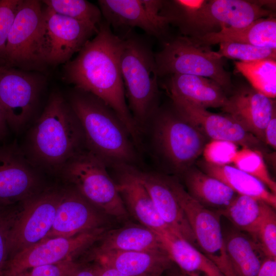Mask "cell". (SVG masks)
<instances>
[{
	"label": "cell",
	"mask_w": 276,
	"mask_h": 276,
	"mask_svg": "<svg viewBox=\"0 0 276 276\" xmlns=\"http://www.w3.org/2000/svg\"><path fill=\"white\" fill-rule=\"evenodd\" d=\"M22 0H0V64H5L8 36Z\"/></svg>",
	"instance_id": "38"
},
{
	"label": "cell",
	"mask_w": 276,
	"mask_h": 276,
	"mask_svg": "<svg viewBox=\"0 0 276 276\" xmlns=\"http://www.w3.org/2000/svg\"><path fill=\"white\" fill-rule=\"evenodd\" d=\"M191 38L198 44L210 46L222 42H234L276 50V19L261 18L240 28H223L220 31Z\"/></svg>",
	"instance_id": "24"
},
{
	"label": "cell",
	"mask_w": 276,
	"mask_h": 276,
	"mask_svg": "<svg viewBox=\"0 0 276 276\" xmlns=\"http://www.w3.org/2000/svg\"><path fill=\"white\" fill-rule=\"evenodd\" d=\"M98 3L110 26L138 27L158 38L165 37L168 33L171 20L161 14L164 1L99 0Z\"/></svg>",
	"instance_id": "16"
},
{
	"label": "cell",
	"mask_w": 276,
	"mask_h": 276,
	"mask_svg": "<svg viewBox=\"0 0 276 276\" xmlns=\"http://www.w3.org/2000/svg\"><path fill=\"white\" fill-rule=\"evenodd\" d=\"M43 17L41 1H22L8 36L4 65L26 71L43 67L40 53Z\"/></svg>",
	"instance_id": "10"
},
{
	"label": "cell",
	"mask_w": 276,
	"mask_h": 276,
	"mask_svg": "<svg viewBox=\"0 0 276 276\" xmlns=\"http://www.w3.org/2000/svg\"><path fill=\"white\" fill-rule=\"evenodd\" d=\"M257 276H276V259L265 257Z\"/></svg>",
	"instance_id": "41"
},
{
	"label": "cell",
	"mask_w": 276,
	"mask_h": 276,
	"mask_svg": "<svg viewBox=\"0 0 276 276\" xmlns=\"http://www.w3.org/2000/svg\"><path fill=\"white\" fill-rule=\"evenodd\" d=\"M123 38L120 68L128 107L140 133L159 108L158 74L154 55L142 39L128 33Z\"/></svg>",
	"instance_id": "4"
},
{
	"label": "cell",
	"mask_w": 276,
	"mask_h": 276,
	"mask_svg": "<svg viewBox=\"0 0 276 276\" xmlns=\"http://www.w3.org/2000/svg\"><path fill=\"white\" fill-rule=\"evenodd\" d=\"M154 56L158 77L196 75L215 81L225 93L233 88L231 74L224 68V58L190 37L180 36L167 41Z\"/></svg>",
	"instance_id": "7"
},
{
	"label": "cell",
	"mask_w": 276,
	"mask_h": 276,
	"mask_svg": "<svg viewBox=\"0 0 276 276\" xmlns=\"http://www.w3.org/2000/svg\"><path fill=\"white\" fill-rule=\"evenodd\" d=\"M199 166L203 172L220 180L237 194L255 198L275 209L276 195L251 175L230 165H216L203 160Z\"/></svg>",
	"instance_id": "26"
},
{
	"label": "cell",
	"mask_w": 276,
	"mask_h": 276,
	"mask_svg": "<svg viewBox=\"0 0 276 276\" xmlns=\"http://www.w3.org/2000/svg\"><path fill=\"white\" fill-rule=\"evenodd\" d=\"M165 87L170 97L179 98L206 109L223 107L228 97L215 81L202 76L173 74L167 76Z\"/></svg>",
	"instance_id": "23"
},
{
	"label": "cell",
	"mask_w": 276,
	"mask_h": 276,
	"mask_svg": "<svg viewBox=\"0 0 276 276\" xmlns=\"http://www.w3.org/2000/svg\"><path fill=\"white\" fill-rule=\"evenodd\" d=\"M222 109L246 131L264 143L265 128L276 112L273 99L247 85L236 89Z\"/></svg>",
	"instance_id": "19"
},
{
	"label": "cell",
	"mask_w": 276,
	"mask_h": 276,
	"mask_svg": "<svg viewBox=\"0 0 276 276\" xmlns=\"http://www.w3.org/2000/svg\"><path fill=\"white\" fill-rule=\"evenodd\" d=\"M183 175L188 193L208 208L222 210L238 195L220 180L198 169L191 167Z\"/></svg>",
	"instance_id": "27"
},
{
	"label": "cell",
	"mask_w": 276,
	"mask_h": 276,
	"mask_svg": "<svg viewBox=\"0 0 276 276\" xmlns=\"http://www.w3.org/2000/svg\"><path fill=\"white\" fill-rule=\"evenodd\" d=\"M44 6L57 14L98 27L102 15L99 7L85 0H44Z\"/></svg>",
	"instance_id": "32"
},
{
	"label": "cell",
	"mask_w": 276,
	"mask_h": 276,
	"mask_svg": "<svg viewBox=\"0 0 276 276\" xmlns=\"http://www.w3.org/2000/svg\"><path fill=\"white\" fill-rule=\"evenodd\" d=\"M98 27L57 14L44 6L40 44L44 64L55 65L70 61L97 33Z\"/></svg>",
	"instance_id": "13"
},
{
	"label": "cell",
	"mask_w": 276,
	"mask_h": 276,
	"mask_svg": "<svg viewBox=\"0 0 276 276\" xmlns=\"http://www.w3.org/2000/svg\"><path fill=\"white\" fill-rule=\"evenodd\" d=\"M43 173L13 142L0 147V206L20 203L44 190Z\"/></svg>",
	"instance_id": "15"
},
{
	"label": "cell",
	"mask_w": 276,
	"mask_h": 276,
	"mask_svg": "<svg viewBox=\"0 0 276 276\" xmlns=\"http://www.w3.org/2000/svg\"><path fill=\"white\" fill-rule=\"evenodd\" d=\"M84 147L80 123L67 100L58 92L50 95L20 147L39 171L58 175L66 162Z\"/></svg>",
	"instance_id": "2"
},
{
	"label": "cell",
	"mask_w": 276,
	"mask_h": 276,
	"mask_svg": "<svg viewBox=\"0 0 276 276\" xmlns=\"http://www.w3.org/2000/svg\"><path fill=\"white\" fill-rule=\"evenodd\" d=\"M91 268L96 276H130L113 268L98 263Z\"/></svg>",
	"instance_id": "42"
},
{
	"label": "cell",
	"mask_w": 276,
	"mask_h": 276,
	"mask_svg": "<svg viewBox=\"0 0 276 276\" xmlns=\"http://www.w3.org/2000/svg\"><path fill=\"white\" fill-rule=\"evenodd\" d=\"M123 38L101 22L95 36L88 40L76 58L65 63L64 77L76 89L99 98L116 113L137 148L142 146L139 131L128 108L120 68Z\"/></svg>",
	"instance_id": "1"
},
{
	"label": "cell",
	"mask_w": 276,
	"mask_h": 276,
	"mask_svg": "<svg viewBox=\"0 0 276 276\" xmlns=\"http://www.w3.org/2000/svg\"><path fill=\"white\" fill-rule=\"evenodd\" d=\"M264 143L274 150L276 148V112L268 122L264 131Z\"/></svg>",
	"instance_id": "40"
},
{
	"label": "cell",
	"mask_w": 276,
	"mask_h": 276,
	"mask_svg": "<svg viewBox=\"0 0 276 276\" xmlns=\"http://www.w3.org/2000/svg\"><path fill=\"white\" fill-rule=\"evenodd\" d=\"M237 145L228 141L211 140L204 147V160L216 165H230L238 150Z\"/></svg>",
	"instance_id": "37"
},
{
	"label": "cell",
	"mask_w": 276,
	"mask_h": 276,
	"mask_svg": "<svg viewBox=\"0 0 276 276\" xmlns=\"http://www.w3.org/2000/svg\"><path fill=\"white\" fill-rule=\"evenodd\" d=\"M67 101L80 123L88 150L107 166L136 167L138 149L111 108L91 94L76 88Z\"/></svg>",
	"instance_id": "3"
},
{
	"label": "cell",
	"mask_w": 276,
	"mask_h": 276,
	"mask_svg": "<svg viewBox=\"0 0 276 276\" xmlns=\"http://www.w3.org/2000/svg\"><path fill=\"white\" fill-rule=\"evenodd\" d=\"M217 53L223 58L237 59L242 62L276 59V50L247 43L222 42Z\"/></svg>",
	"instance_id": "34"
},
{
	"label": "cell",
	"mask_w": 276,
	"mask_h": 276,
	"mask_svg": "<svg viewBox=\"0 0 276 276\" xmlns=\"http://www.w3.org/2000/svg\"><path fill=\"white\" fill-rule=\"evenodd\" d=\"M70 276H96L91 267H81L77 265Z\"/></svg>",
	"instance_id": "43"
},
{
	"label": "cell",
	"mask_w": 276,
	"mask_h": 276,
	"mask_svg": "<svg viewBox=\"0 0 276 276\" xmlns=\"http://www.w3.org/2000/svg\"><path fill=\"white\" fill-rule=\"evenodd\" d=\"M98 264L130 276H160L172 262L165 251H108L93 253Z\"/></svg>",
	"instance_id": "22"
},
{
	"label": "cell",
	"mask_w": 276,
	"mask_h": 276,
	"mask_svg": "<svg viewBox=\"0 0 276 276\" xmlns=\"http://www.w3.org/2000/svg\"><path fill=\"white\" fill-rule=\"evenodd\" d=\"M149 128L155 152L172 172L183 175L202 153L205 136L172 109L158 108Z\"/></svg>",
	"instance_id": "5"
},
{
	"label": "cell",
	"mask_w": 276,
	"mask_h": 276,
	"mask_svg": "<svg viewBox=\"0 0 276 276\" xmlns=\"http://www.w3.org/2000/svg\"><path fill=\"white\" fill-rule=\"evenodd\" d=\"M265 203L255 238L252 239L266 257L276 259V214Z\"/></svg>",
	"instance_id": "35"
},
{
	"label": "cell",
	"mask_w": 276,
	"mask_h": 276,
	"mask_svg": "<svg viewBox=\"0 0 276 276\" xmlns=\"http://www.w3.org/2000/svg\"><path fill=\"white\" fill-rule=\"evenodd\" d=\"M105 233V228L101 227L71 237L44 239L11 257L7 262L5 276H14L36 266L73 260Z\"/></svg>",
	"instance_id": "14"
},
{
	"label": "cell",
	"mask_w": 276,
	"mask_h": 276,
	"mask_svg": "<svg viewBox=\"0 0 276 276\" xmlns=\"http://www.w3.org/2000/svg\"><path fill=\"white\" fill-rule=\"evenodd\" d=\"M60 198V190L46 189L21 202L10 233L9 256L46 238L52 227Z\"/></svg>",
	"instance_id": "12"
},
{
	"label": "cell",
	"mask_w": 276,
	"mask_h": 276,
	"mask_svg": "<svg viewBox=\"0 0 276 276\" xmlns=\"http://www.w3.org/2000/svg\"><path fill=\"white\" fill-rule=\"evenodd\" d=\"M8 127L3 110L0 105V141L4 139L7 136Z\"/></svg>",
	"instance_id": "44"
},
{
	"label": "cell",
	"mask_w": 276,
	"mask_h": 276,
	"mask_svg": "<svg viewBox=\"0 0 276 276\" xmlns=\"http://www.w3.org/2000/svg\"><path fill=\"white\" fill-rule=\"evenodd\" d=\"M77 265L73 260H67L32 267L14 276H70Z\"/></svg>",
	"instance_id": "39"
},
{
	"label": "cell",
	"mask_w": 276,
	"mask_h": 276,
	"mask_svg": "<svg viewBox=\"0 0 276 276\" xmlns=\"http://www.w3.org/2000/svg\"><path fill=\"white\" fill-rule=\"evenodd\" d=\"M58 175L100 211L117 219L127 217L107 165L85 147L66 162Z\"/></svg>",
	"instance_id": "6"
},
{
	"label": "cell",
	"mask_w": 276,
	"mask_h": 276,
	"mask_svg": "<svg viewBox=\"0 0 276 276\" xmlns=\"http://www.w3.org/2000/svg\"><path fill=\"white\" fill-rule=\"evenodd\" d=\"M224 240L234 275L257 276L264 259L260 257L265 256L252 239L240 231H233L224 237Z\"/></svg>",
	"instance_id": "29"
},
{
	"label": "cell",
	"mask_w": 276,
	"mask_h": 276,
	"mask_svg": "<svg viewBox=\"0 0 276 276\" xmlns=\"http://www.w3.org/2000/svg\"><path fill=\"white\" fill-rule=\"evenodd\" d=\"M172 262L181 270L203 273L205 276H225L204 254L171 229L155 232Z\"/></svg>",
	"instance_id": "25"
},
{
	"label": "cell",
	"mask_w": 276,
	"mask_h": 276,
	"mask_svg": "<svg viewBox=\"0 0 276 276\" xmlns=\"http://www.w3.org/2000/svg\"><path fill=\"white\" fill-rule=\"evenodd\" d=\"M173 276H201L197 272H188L181 270Z\"/></svg>",
	"instance_id": "45"
},
{
	"label": "cell",
	"mask_w": 276,
	"mask_h": 276,
	"mask_svg": "<svg viewBox=\"0 0 276 276\" xmlns=\"http://www.w3.org/2000/svg\"><path fill=\"white\" fill-rule=\"evenodd\" d=\"M166 178L183 211L199 249L225 276H235L226 250L220 214L193 198L175 178L167 176Z\"/></svg>",
	"instance_id": "9"
},
{
	"label": "cell",
	"mask_w": 276,
	"mask_h": 276,
	"mask_svg": "<svg viewBox=\"0 0 276 276\" xmlns=\"http://www.w3.org/2000/svg\"><path fill=\"white\" fill-rule=\"evenodd\" d=\"M235 68L250 83L251 86L266 97H276V60L234 62Z\"/></svg>",
	"instance_id": "31"
},
{
	"label": "cell",
	"mask_w": 276,
	"mask_h": 276,
	"mask_svg": "<svg viewBox=\"0 0 276 276\" xmlns=\"http://www.w3.org/2000/svg\"><path fill=\"white\" fill-rule=\"evenodd\" d=\"M21 207L14 205L0 206V276H5L9 257L10 233Z\"/></svg>",
	"instance_id": "36"
},
{
	"label": "cell",
	"mask_w": 276,
	"mask_h": 276,
	"mask_svg": "<svg viewBox=\"0 0 276 276\" xmlns=\"http://www.w3.org/2000/svg\"><path fill=\"white\" fill-rule=\"evenodd\" d=\"M99 210L73 188L60 190L54 222L45 239L71 237L103 227L105 219Z\"/></svg>",
	"instance_id": "18"
},
{
	"label": "cell",
	"mask_w": 276,
	"mask_h": 276,
	"mask_svg": "<svg viewBox=\"0 0 276 276\" xmlns=\"http://www.w3.org/2000/svg\"><path fill=\"white\" fill-rule=\"evenodd\" d=\"M137 176L148 191L159 215L166 225L178 236L199 249L188 221L166 176L136 168Z\"/></svg>",
	"instance_id": "21"
},
{
	"label": "cell",
	"mask_w": 276,
	"mask_h": 276,
	"mask_svg": "<svg viewBox=\"0 0 276 276\" xmlns=\"http://www.w3.org/2000/svg\"><path fill=\"white\" fill-rule=\"evenodd\" d=\"M232 164L260 180L271 192L276 195V182L270 175L260 151L243 147L238 150Z\"/></svg>",
	"instance_id": "33"
},
{
	"label": "cell",
	"mask_w": 276,
	"mask_h": 276,
	"mask_svg": "<svg viewBox=\"0 0 276 276\" xmlns=\"http://www.w3.org/2000/svg\"><path fill=\"white\" fill-rule=\"evenodd\" d=\"M274 16L260 1H207L199 10L192 14L171 17L185 36L195 38L215 32L223 28H240L255 20Z\"/></svg>",
	"instance_id": "8"
},
{
	"label": "cell",
	"mask_w": 276,
	"mask_h": 276,
	"mask_svg": "<svg viewBox=\"0 0 276 276\" xmlns=\"http://www.w3.org/2000/svg\"><path fill=\"white\" fill-rule=\"evenodd\" d=\"M170 98L177 112L204 136L212 140L228 141L255 149L259 147L261 141L228 115L214 113L185 100Z\"/></svg>",
	"instance_id": "17"
},
{
	"label": "cell",
	"mask_w": 276,
	"mask_h": 276,
	"mask_svg": "<svg viewBox=\"0 0 276 276\" xmlns=\"http://www.w3.org/2000/svg\"><path fill=\"white\" fill-rule=\"evenodd\" d=\"M42 84L33 74L0 64V105L8 126L15 133L26 128L35 116Z\"/></svg>",
	"instance_id": "11"
},
{
	"label": "cell",
	"mask_w": 276,
	"mask_h": 276,
	"mask_svg": "<svg viewBox=\"0 0 276 276\" xmlns=\"http://www.w3.org/2000/svg\"><path fill=\"white\" fill-rule=\"evenodd\" d=\"M265 203L255 198L238 194L227 207L217 212L230 220L239 231L248 233L254 239Z\"/></svg>",
	"instance_id": "30"
},
{
	"label": "cell",
	"mask_w": 276,
	"mask_h": 276,
	"mask_svg": "<svg viewBox=\"0 0 276 276\" xmlns=\"http://www.w3.org/2000/svg\"><path fill=\"white\" fill-rule=\"evenodd\" d=\"M109 167L115 171L114 180L126 210L143 226L154 232L171 229L159 215L150 195L139 179L136 167L120 165Z\"/></svg>",
	"instance_id": "20"
},
{
	"label": "cell",
	"mask_w": 276,
	"mask_h": 276,
	"mask_svg": "<svg viewBox=\"0 0 276 276\" xmlns=\"http://www.w3.org/2000/svg\"><path fill=\"white\" fill-rule=\"evenodd\" d=\"M102 238L95 251H165L157 234L143 225L113 230Z\"/></svg>",
	"instance_id": "28"
}]
</instances>
